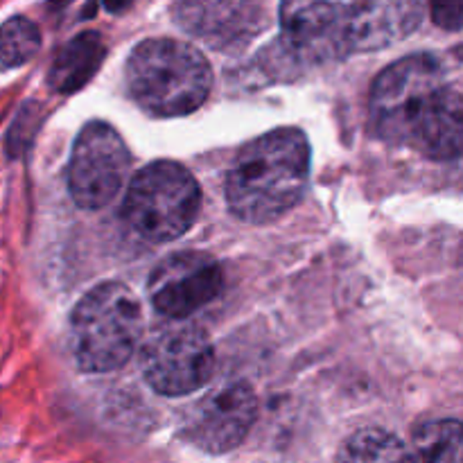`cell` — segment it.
I'll return each instance as SVG.
<instances>
[{"instance_id":"1","label":"cell","mask_w":463,"mask_h":463,"mask_svg":"<svg viewBox=\"0 0 463 463\" xmlns=\"http://www.w3.org/2000/svg\"><path fill=\"white\" fill-rule=\"evenodd\" d=\"M371 129L432 161L463 154V95L446 84L432 54H410L375 77L369 95Z\"/></svg>"},{"instance_id":"2","label":"cell","mask_w":463,"mask_h":463,"mask_svg":"<svg viewBox=\"0 0 463 463\" xmlns=\"http://www.w3.org/2000/svg\"><path fill=\"white\" fill-rule=\"evenodd\" d=\"M310 143L294 127L244 145L226 175V203L238 220L267 224L301 202L310 181Z\"/></svg>"},{"instance_id":"3","label":"cell","mask_w":463,"mask_h":463,"mask_svg":"<svg viewBox=\"0 0 463 463\" xmlns=\"http://www.w3.org/2000/svg\"><path fill=\"white\" fill-rule=\"evenodd\" d=\"M127 89L143 111L179 118L197 111L213 89L208 59L179 39H145L131 50L125 68Z\"/></svg>"},{"instance_id":"4","label":"cell","mask_w":463,"mask_h":463,"mask_svg":"<svg viewBox=\"0 0 463 463\" xmlns=\"http://www.w3.org/2000/svg\"><path fill=\"white\" fill-rule=\"evenodd\" d=\"M140 298L125 283L107 280L80 298L71 315V344L86 373H109L125 366L143 339Z\"/></svg>"},{"instance_id":"5","label":"cell","mask_w":463,"mask_h":463,"mask_svg":"<svg viewBox=\"0 0 463 463\" xmlns=\"http://www.w3.org/2000/svg\"><path fill=\"white\" fill-rule=\"evenodd\" d=\"M202 208V188L188 167L154 161L136 172L127 188V222L149 242H172L193 229Z\"/></svg>"},{"instance_id":"6","label":"cell","mask_w":463,"mask_h":463,"mask_svg":"<svg viewBox=\"0 0 463 463\" xmlns=\"http://www.w3.org/2000/svg\"><path fill=\"white\" fill-rule=\"evenodd\" d=\"M140 369L149 387L161 396H190L213 378L215 351L202 328L172 321L147 335Z\"/></svg>"},{"instance_id":"7","label":"cell","mask_w":463,"mask_h":463,"mask_svg":"<svg viewBox=\"0 0 463 463\" xmlns=\"http://www.w3.org/2000/svg\"><path fill=\"white\" fill-rule=\"evenodd\" d=\"M129 175V149L109 122H86L72 143L68 163V193L86 211L116 199Z\"/></svg>"},{"instance_id":"8","label":"cell","mask_w":463,"mask_h":463,"mask_svg":"<svg viewBox=\"0 0 463 463\" xmlns=\"http://www.w3.org/2000/svg\"><path fill=\"white\" fill-rule=\"evenodd\" d=\"M256 414V392L242 380H226L190 407L184 437L203 452L224 455L247 439Z\"/></svg>"},{"instance_id":"9","label":"cell","mask_w":463,"mask_h":463,"mask_svg":"<svg viewBox=\"0 0 463 463\" xmlns=\"http://www.w3.org/2000/svg\"><path fill=\"white\" fill-rule=\"evenodd\" d=\"M224 285L220 262L208 253L181 251L163 258L152 269L147 294L152 306L172 321H184L215 301Z\"/></svg>"},{"instance_id":"10","label":"cell","mask_w":463,"mask_h":463,"mask_svg":"<svg viewBox=\"0 0 463 463\" xmlns=\"http://www.w3.org/2000/svg\"><path fill=\"white\" fill-rule=\"evenodd\" d=\"M280 34L285 48L307 61L346 57L353 52L351 3H283Z\"/></svg>"},{"instance_id":"11","label":"cell","mask_w":463,"mask_h":463,"mask_svg":"<svg viewBox=\"0 0 463 463\" xmlns=\"http://www.w3.org/2000/svg\"><path fill=\"white\" fill-rule=\"evenodd\" d=\"M175 16L215 50L242 48L265 27V9L253 3H181Z\"/></svg>"},{"instance_id":"12","label":"cell","mask_w":463,"mask_h":463,"mask_svg":"<svg viewBox=\"0 0 463 463\" xmlns=\"http://www.w3.org/2000/svg\"><path fill=\"white\" fill-rule=\"evenodd\" d=\"M419 3H351L353 52L383 50L405 39L423 21Z\"/></svg>"},{"instance_id":"13","label":"cell","mask_w":463,"mask_h":463,"mask_svg":"<svg viewBox=\"0 0 463 463\" xmlns=\"http://www.w3.org/2000/svg\"><path fill=\"white\" fill-rule=\"evenodd\" d=\"M104 54H107V45L98 32H80L59 50L50 68V86L59 93H75L98 72Z\"/></svg>"},{"instance_id":"14","label":"cell","mask_w":463,"mask_h":463,"mask_svg":"<svg viewBox=\"0 0 463 463\" xmlns=\"http://www.w3.org/2000/svg\"><path fill=\"white\" fill-rule=\"evenodd\" d=\"M414 463H463V423L459 420H428L411 434Z\"/></svg>"},{"instance_id":"15","label":"cell","mask_w":463,"mask_h":463,"mask_svg":"<svg viewBox=\"0 0 463 463\" xmlns=\"http://www.w3.org/2000/svg\"><path fill=\"white\" fill-rule=\"evenodd\" d=\"M335 463H414V459L410 448L392 432L366 428L344 443Z\"/></svg>"},{"instance_id":"16","label":"cell","mask_w":463,"mask_h":463,"mask_svg":"<svg viewBox=\"0 0 463 463\" xmlns=\"http://www.w3.org/2000/svg\"><path fill=\"white\" fill-rule=\"evenodd\" d=\"M41 45V34L34 23L25 16L7 18L3 25V68L23 66L36 54Z\"/></svg>"},{"instance_id":"17","label":"cell","mask_w":463,"mask_h":463,"mask_svg":"<svg viewBox=\"0 0 463 463\" xmlns=\"http://www.w3.org/2000/svg\"><path fill=\"white\" fill-rule=\"evenodd\" d=\"M432 18L443 30H461L463 27V3L432 5Z\"/></svg>"}]
</instances>
